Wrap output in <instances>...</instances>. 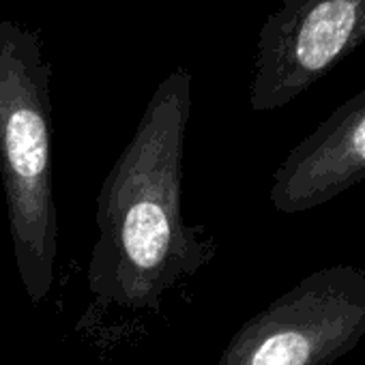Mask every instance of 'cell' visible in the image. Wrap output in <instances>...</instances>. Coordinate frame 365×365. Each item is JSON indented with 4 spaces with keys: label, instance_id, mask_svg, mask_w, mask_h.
<instances>
[{
    "label": "cell",
    "instance_id": "cell-1",
    "mask_svg": "<svg viewBox=\"0 0 365 365\" xmlns=\"http://www.w3.org/2000/svg\"><path fill=\"white\" fill-rule=\"evenodd\" d=\"M190 118L192 73L176 67L155 88L101 182L86 286L103 309L157 314L172 290L192 282L215 256L213 237L182 220Z\"/></svg>",
    "mask_w": 365,
    "mask_h": 365
},
{
    "label": "cell",
    "instance_id": "cell-2",
    "mask_svg": "<svg viewBox=\"0 0 365 365\" xmlns=\"http://www.w3.org/2000/svg\"><path fill=\"white\" fill-rule=\"evenodd\" d=\"M50 84L41 29L0 22V178L20 284L33 305L50 294L58 258Z\"/></svg>",
    "mask_w": 365,
    "mask_h": 365
},
{
    "label": "cell",
    "instance_id": "cell-3",
    "mask_svg": "<svg viewBox=\"0 0 365 365\" xmlns=\"http://www.w3.org/2000/svg\"><path fill=\"white\" fill-rule=\"evenodd\" d=\"M365 41V0H284L260 29L254 110H271Z\"/></svg>",
    "mask_w": 365,
    "mask_h": 365
}]
</instances>
